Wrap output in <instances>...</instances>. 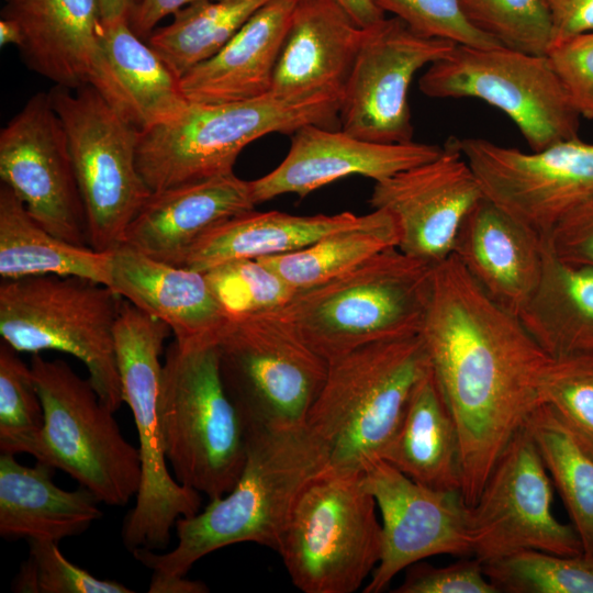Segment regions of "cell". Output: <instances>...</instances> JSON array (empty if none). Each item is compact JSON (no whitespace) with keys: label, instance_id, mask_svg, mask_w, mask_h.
Returning <instances> with one entry per match:
<instances>
[{"label":"cell","instance_id":"cell-1","mask_svg":"<svg viewBox=\"0 0 593 593\" xmlns=\"http://www.w3.org/2000/svg\"><path fill=\"white\" fill-rule=\"evenodd\" d=\"M419 334L458 429L461 494L472 505L502 451L541 404L551 357L454 254L435 265Z\"/></svg>","mask_w":593,"mask_h":593},{"label":"cell","instance_id":"cell-2","mask_svg":"<svg viewBox=\"0 0 593 593\" xmlns=\"http://www.w3.org/2000/svg\"><path fill=\"white\" fill-rule=\"evenodd\" d=\"M246 430V461L234 488L179 518L171 550H134L138 562L153 572L186 575L201 558L231 545L255 542L278 551L299 496L328 468V451L307 424Z\"/></svg>","mask_w":593,"mask_h":593},{"label":"cell","instance_id":"cell-3","mask_svg":"<svg viewBox=\"0 0 593 593\" xmlns=\"http://www.w3.org/2000/svg\"><path fill=\"white\" fill-rule=\"evenodd\" d=\"M434 268L391 247L326 283L296 292L273 313L329 362L371 343L419 334Z\"/></svg>","mask_w":593,"mask_h":593},{"label":"cell","instance_id":"cell-4","mask_svg":"<svg viewBox=\"0 0 593 593\" xmlns=\"http://www.w3.org/2000/svg\"><path fill=\"white\" fill-rule=\"evenodd\" d=\"M429 369L421 334L371 343L329 361L306 419L327 448L328 467L363 472L381 460Z\"/></svg>","mask_w":593,"mask_h":593},{"label":"cell","instance_id":"cell-5","mask_svg":"<svg viewBox=\"0 0 593 593\" xmlns=\"http://www.w3.org/2000/svg\"><path fill=\"white\" fill-rule=\"evenodd\" d=\"M339 109L340 98L325 94L190 102L176 119L139 133L137 169L152 192L231 174L240 152L267 134L292 135L311 124L340 128Z\"/></svg>","mask_w":593,"mask_h":593},{"label":"cell","instance_id":"cell-6","mask_svg":"<svg viewBox=\"0 0 593 593\" xmlns=\"http://www.w3.org/2000/svg\"><path fill=\"white\" fill-rule=\"evenodd\" d=\"M157 413L174 478L210 500L228 493L246 461L247 430L224 388L216 345L168 346Z\"/></svg>","mask_w":593,"mask_h":593},{"label":"cell","instance_id":"cell-7","mask_svg":"<svg viewBox=\"0 0 593 593\" xmlns=\"http://www.w3.org/2000/svg\"><path fill=\"white\" fill-rule=\"evenodd\" d=\"M121 302L107 284L77 276L2 280L0 335L19 353L74 356L100 400L116 412L124 402L114 339Z\"/></svg>","mask_w":593,"mask_h":593},{"label":"cell","instance_id":"cell-8","mask_svg":"<svg viewBox=\"0 0 593 593\" xmlns=\"http://www.w3.org/2000/svg\"><path fill=\"white\" fill-rule=\"evenodd\" d=\"M30 366L44 411L30 455L69 474L100 503L126 505L138 493L142 462L138 447L123 436L115 412L65 360L35 354Z\"/></svg>","mask_w":593,"mask_h":593},{"label":"cell","instance_id":"cell-9","mask_svg":"<svg viewBox=\"0 0 593 593\" xmlns=\"http://www.w3.org/2000/svg\"><path fill=\"white\" fill-rule=\"evenodd\" d=\"M170 333L166 323L122 299L114 327L115 353L142 462L135 506L122 528L123 544L131 552L138 548L166 549L177 521L197 514L201 506V493L180 484L171 474L160 436L157 398L163 363L159 358Z\"/></svg>","mask_w":593,"mask_h":593},{"label":"cell","instance_id":"cell-10","mask_svg":"<svg viewBox=\"0 0 593 593\" xmlns=\"http://www.w3.org/2000/svg\"><path fill=\"white\" fill-rule=\"evenodd\" d=\"M363 472L329 467L303 490L278 553L304 593H351L377 567L382 526Z\"/></svg>","mask_w":593,"mask_h":593},{"label":"cell","instance_id":"cell-11","mask_svg":"<svg viewBox=\"0 0 593 593\" xmlns=\"http://www.w3.org/2000/svg\"><path fill=\"white\" fill-rule=\"evenodd\" d=\"M221 378L245 427L306 424L328 362L273 312L231 318L216 343Z\"/></svg>","mask_w":593,"mask_h":593},{"label":"cell","instance_id":"cell-12","mask_svg":"<svg viewBox=\"0 0 593 593\" xmlns=\"http://www.w3.org/2000/svg\"><path fill=\"white\" fill-rule=\"evenodd\" d=\"M418 86L430 98H475L499 109L533 152L579 137L580 115L547 55L456 44Z\"/></svg>","mask_w":593,"mask_h":593},{"label":"cell","instance_id":"cell-13","mask_svg":"<svg viewBox=\"0 0 593 593\" xmlns=\"http://www.w3.org/2000/svg\"><path fill=\"white\" fill-rule=\"evenodd\" d=\"M49 97L66 131L86 209L89 246L111 253L152 191L136 165L139 133L90 86H54Z\"/></svg>","mask_w":593,"mask_h":593},{"label":"cell","instance_id":"cell-14","mask_svg":"<svg viewBox=\"0 0 593 593\" xmlns=\"http://www.w3.org/2000/svg\"><path fill=\"white\" fill-rule=\"evenodd\" d=\"M551 479L523 427L496 460L478 500L468 505L472 557L482 563L522 550L583 553L572 525L552 513Z\"/></svg>","mask_w":593,"mask_h":593},{"label":"cell","instance_id":"cell-15","mask_svg":"<svg viewBox=\"0 0 593 593\" xmlns=\"http://www.w3.org/2000/svg\"><path fill=\"white\" fill-rule=\"evenodd\" d=\"M458 143L483 195L542 239L593 195V144L579 137L532 153L480 137Z\"/></svg>","mask_w":593,"mask_h":593},{"label":"cell","instance_id":"cell-16","mask_svg":"<svg viewBox=\"0 0 593 593\" xmlns=\"http://www.w3.org/2000/svg\"><path fill=\"white\" fill-rule=\"evenodd\" d=\"M456 43L419 34L400 19L363 27L339 109V127L384 143L413 141L407 93L415 74L448 55Z\"/></svg>","mask_w":593,"mask_h":593},{"label":"cell","instance_id":"cell-17","mask_svg":"<svg viewBox=\"0 0 593 593\" xmlns=\"http://www.w3.org/2000/svg\"><path fill=\"white\" fill-rule=\"evenodd\" d=\"M0 178L49 233L89 246L68 137L48 92L32 96L1 130Z\"/></svg>","mask_w":593,"mask_h":593},{"label":"cell","instance_id":"cell-18","mask_svg":"<svg viewBox=\"0 0 593 593\" xmlns=\"http://www.w3.org/2000/svg\"><path fill=\"white\" fill-rule=\"evenodd\" d=\"M363 483L382 518L381 557L365 593L384 591L398 573L425 558L472 556L461 491L423 485L383 460L363 471Z\"/></svg>","mask_w":593,"mask_h":593},{"label":"cell","instance_id":"cell-19","mask_svg":"<svg viewBox=\"0 0 593 593\" xmlns=\"http://www.w3.org/2000/svg\"><path fill=\"white\" fill-rule=\"evenodd\" d=\"M483 197L458 138L450 137L436 158L377 181L369 202L395 220L401 251L436 265L452 255L465 217Z\"/></svg>","mask_w":593,"mask_h":593},{"label":"cell","instance_id":"cell-20","mask_svg":"<svg viewBox=\"0 0 593 593\" xmlns=\"http://www.w3.org/2000/svg\"><path fill=\"white\" fill-rule=\"evenodd\" d=\"M443 152L436 144H384L354 136L342 128L304 125L291 136L283 160L251 180L256 204L294 193L300 198L338 179L359 175L377 181L429 161Z\"/></svg>","mask_w":593,"mask_h":593},{"label":"cell","instance_id":"cell-21","mask_svg":"<svg viewBox=\"0 0 593 593\" xmlns=\"http://www.w3.org/2000/svg\"><path fill=\"white\" fill-rule=\"evenodd\" d=\"M108 287L166 323L181 348L216 345L231 320L204 272L154 260L126 245L110 254Z\"/></svg>","mask_w":593,"mask_h":593},{"label":"cell","instance_id":"cell-22","mask_svg":"<svg viewBox=\"0 0 593 593\" xmlns=\"http://www.w3.org/2000/svg\"><path fill=\"white\" fill-rule=\"evenodd\" d=\"M88 85L138 133L176 119L190 104L180 77L128 21L102 22Z\"/></svg>","mask_w":593,"mask_h":593},{"label":"cell","instance_id":"cell-23","mask_svg":"<svg viewBox=\"0 0 593 593\" xmlns=\"http://www.w3.org/2000/svg\"><path fill=\"white\" fill-rule=\"evenodd\" d=\"M255 205L250 182L234 172L153 191L127 226L123 245L181 267L206 232Z\"/></svg>","mask_w":593,"mask_h":593},{"label":"cell","instance_id":"cell-24","mask_svg":"<svg viewBox=\"0 0 593 593\" xmlns=\"http://www.w3.org/2000/svg\"><path fill=\"white\" fill-rule=\"evenodd\" d=\"M363 27L334 0H299L273 72L270 92L290 99H342Z\"/></svg>","mask_w":593,"mask_h":593},{"label":"cell","instance_id":"cell-25","mask_svg":"<svg viewBox=\"0 0 593 593\" xmlns=\"http://www.w3.org/2000/svg\"><path fill=\"white\" fill-rule=\"evenodd\" d=\"M544 239L483 197L467 214L452 254L499 305L518 315L542 271Z\"/></svg>","mask_w":593,"mask_h":593},{"label":"cell","instance_id":"cell-26","mask_svg":"<svg viewBox=\"0 0 593 593\" xmlns=\"http://www.w3.org/2000/svg\"><path fill=\"white\" fill-rule=\"evenodd\" d=\"M299 0H271L213 56L181 78L191 103H221L269 93L278 57Z\"/></svg>","mask_w":593,"mask_h":593},{"label":"cell","instance_id":"cell-27","mask_svg":"<svg viewBox=\"0 0 593 593\" xmlns=\"http://www.w3.org/2000/svg\"><path fill=\"white\" fill-rule=\"evenodd\" d=\"M3 16L23 33L25 64L54 86L88 85L102 29L99 0H8Z\"/></svg>","mask_w":593,"mask_h":593},{"label":"cell","instance_id":"cell-28","mask_svg":"<svg viewBox=\"0 0 593 593\" xmlns=\"http://www.w3.org/2000/svg\"><path fill=\"white\" fill-rule=\"evenodd\" d=\"M14 456H0L1 537L59 542L102 517L100 502L88 489L64 490L53 481L55 468L41 461L22 465Z\"/></svg>","mask_w":593,"mask_h":593},{"label":"cell","instance_id":"cell-29","mask_svg":"<svg viewBox=\"0 0 593 593\" xmlns=\"http://www.w3.org/2000/svg\"><path fill=\"white\" fill-rule=\"evenodd\" d=\"M381 460L423 485L461 491L460 438L432 367L416 383Z\"/></svg>","mask_w":593,"mask_h":593},{"label":"cell","instance_id":"cell-30","mask_svg":"<svg viewBox=\"0 0 593 593\" xmlns=\"http://www.w3.org/2000/svg\"><path fill=\"white\" fill-rule=\"evenodd\" d=\"M365 215L347 211L333 215H292L251 210L206 232L190 248L181 267L206 272L228 261L286 254L359 225Z\"/></svg>","mask_w":593,"mask_h":593},{"label":"cell","instance_id":"cell-31","mask_svg":"<svg viewBox=\"0 0 593 593\" xmlns=\"http://www.w3.org/2000/svg\"><path fill=\"white\" fill-rule=\"evenodd\" d=\"M544 243L539 282L517 316L549 357L593 355V267L566 261Z\"/></svg>","mask_w":593,"mask_h":593},{"label":"cell","instance_id":"cell-32","mask_svg":"<svg viewBox=\"0 0 593 593\" xmlns=\"http://www.w3.org/2000/svg\"><path fill=\"white\" fill-rule=\"evenodd\" d=\"M110 254L49 233L4 183L0 187V276H77L108 286Z\"/></svg>","mask_w":593,"mask_h":593},{"label":"cell","instance_id":"cell-33","mask_svg":"<svg viewBox=\"0 0 593 593\" xmlns=\"http://www.w3.org/2000/svg\"><path fill=\"white\" fill-rule=\"evenodd\" d=\"M524 428L563 501L583 555L593 560V443L545 403L533 411Z\"/></svg>","mask_w":593,"mask_h":593},{"label":"cell","instance_id":"cell-34","mask_svg":"<svg viewBox=\"0 0 593 593\" xmlns=\"http://www.w3.org/2000/svg\"><path fill=\"white\" fill-rule=\"evenodd\" d=\"M398 244L393 216L373 209L359 225L328 234L306 247L257 259L296 293L326 283Z\"/></svg>","mask_w":593,"mask_h":593},{"label":"cell","instance_id":"cell-35","mask_svg":"<svg viewBox=\"0 0 593 593\" xmlns=\"http://www.w3.org/2000/svg\"><path fill=\"white\" fill-rule=\"evenodd\" d=\"M271 0H201L177 11L172 21L155 29L147 43L182 77L217 53Z\"/></svg>","mask_w":593,"mask_h":593},{"label":"cell","instance_id":"cell-36","mask_svg":"<svg viewBox=\"0 0 593 593\" xmlns=\"http://www.w3.org/2000/svg\"><path fill=\"white\" fill-rule=\"evenodd\" d=\"M499 592L593 593V560L586 556H562L522 550L483 563Z\"/></svg>","mask_w":593,"mask_h":593},{"label":"cell","instance_id":"cell-37","mask_svg":"<svg viewBox=\"0 0 593 593\" xmlns=\"http://www.w3.org/2000/svg\"><path fill=\"white\" fill-rule=\"evenodd\" d=\"M467 21L502 46L547 55L553 25L544 0H458Z\"/></svg>","mask_w":593,"mask_h":593},{"label":"cell","instance_id":"cell-38","mask_svg":"<svg viewBox=\"0 0 593 593\" xmlns=\"http://www.w3.org/2000/svg\"><path fill=\"white\" fill-rule=\"evenodd\" d=\"M4 340L0 343V450L30 454L43 424V405L31 366Z\"/></svg>","mask_w":593,"mask_h":593},{"label":"cell","instance_id":"cell-39","mask_svg":"<svg viewBox=\"0 0 593 593\" xmlns=\"http://www.w3.org/2000/svg\"><path fill=\"white\" fill-rule=\"evenodd\" d=\"M204 273L230 318L275 312L295 294L258 259L228 261Z\"/></svg>","mask_w":593,"mask_h":593},{"label":"cell","instance_id":"cell-40","mask_svg":"<svg viewBox=\"0 0 593 593\" xmlns=\"http://www.w3.org/2000/svg\"><path fill=\"white\" fill-rule=\"evenodd\" d=\"M29 557L21 563L12 591L19 593H131L124 584L99 579L69 561L58 542L30 540Z\"/></svg>","mask_w":593,"mask_h":593},{"label":"cell","instance_id":"cell-41","mask_svg":"<svg viewBox=\"0 0 593 593\" xmlns=\"http://www.w3.org/2000/svg\"><path fill=\"white\" fill-rule=\"evenodd\" d=\"M542 403L593 443V355L551 358L541 385Z\"/></svg>","mask_w":593,"mask_h":593},{"label":"cell","instance_id":"cell-42","mask_svg":"<svg viewBox=\"0 0 593 593\" xmlns=\"http://www.w3.org/2000/svg\"><path fill=\"white\" fill-rule=\"evenodd\" d=\"M415 32L477 47H497L500 43L474 29L465 18L458 0H374Z\"/></svg>","mask_w":593,"mask_h":593},{"label":"cell","instance_id":"cell-43","mask_svg":"<svg viewBox=\"0 0 593 593\" xmlns=\"http://www.w3.org/2000/svg\"><path fill=\"white\" fill-rule=\"evenodd\" d=\"M547 56L580 118L593 121V31L555 43Z\"/></svg>","mask_w":593,"mask_h":593},{"label":"cell","instance_id":"cell-44","mask_svg":"<svg viewBox=\"0 0 593 593\" xmlns=\"http://www.w3.org/2000/svg\"><path fill=\"white\" fill-rule=\"evenodd\" d=\"M396 593H499L477 558L462 559L445 567L423 560L406 568Z\"/></svg>","mask_w":593,"mask_h":593},{"label":"cell","instance_id":"cell-45","mask_svg":"<svg viewBox=\"0 0 593 593\" xmlns=\"http://www.w3.org/2000/svg\"><path fill=\"white\" fill-rule=\"evenodd\" d=\"M546 239L559 258L593 267V195L568 213Z\"/></svg>","mask_w":593,"mask_h":593},{"label":"cell","instance_id":"cell-46","mask_svg":"<svg viewBox=\"0 0 593 593\" xmlns=\"http://www.w3.org/2000/svg\"><path fill=\"white\" fill-rule=\"evenodd\" d=\"M544 2L553 25V44L593 31V0H544Z\"/></svg>","mask_w":593,"mask_h":593},{"label":"cell","instance_id":"cell-47","mask_svg":"<svg viewBox=\"0 0 593 593\" xmlns=\"http://www.w3.org/2000/svg\"><path fill=\"white\" fill-rule=\"evenodd\" d=\"M201 0H139L133 7L128 24L134 33L144 38L155 30L164 18Z\"/></svg>","mask_w":593,"mask_h":593},{"label":"cell","instance_id":"cell-48","mask_svg":"<svg viewBox=\"0 0 593 593\" xmlns=\"http://www.w3.org/2000/svg\"><path fill=\"white\" fill-rule=\"evenodd\" d=\"M186 575L153 572L149 593H205L208 586L201 581L189 580Z\"/></svg>","mask_w":593,"mask_h":593},{"label":"cell","instance_id":"cell-49","mask_svg":"<svg viewBox=\"0 0 593 593\" xmlns=\"http://www.w3.org/2000/svg\"><path fill=\"white\" fill-rule=\"evenodd\" d=\"M360 26L368 27L385 15L374 0H334Z\"/></svg>","mask_w":593,"mask_h":593},{"label":"cell","instance_id":"cell-50","mask_svg":"<svg viewBox=\"0 0 593 593\" xmlns=\"http://www.w3.org/2000/svg\"><path fill=\"white\" fill-rule=\"evenodd\" d=\"M134 0H99L102 22L128 21Z\"/></svg>","mask_w":593,"mask_h":593},{"label":"cell","instance_id":"cell-51","mask_svg":"<svg viewBox=\"0 0 593 593\" xmlns=\"http://www.w3.org/2000/svg\"><path fill=\"white\" fill-rule=\"evenodd\" d=\"M23 43V33L19 23L11 19L3 16L0 21V45L7 46L9 44L20 47Z\"/></svg>","mask_w":593,"mask_h":593}]
</instances>
